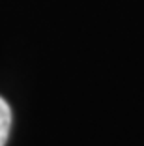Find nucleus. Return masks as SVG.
I'll return each instance as SVG.
<instances>
[{"label":"nucleus","instance_id":"f257e3e1","mask_svg":"<svg viewBox=\"0 0 144 146\" xmlns=\"http://www.w3.org/2000/svg\"><path fill=\"white\" fill-rule=\"evenodd\" d=\"M9 129H11V109L4 98H0V146H6Z\"/></svg>","mask_w":144,"mask_h":146}]
</instances>
